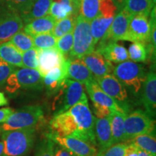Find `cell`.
<instances>
[{"mask_svg":"<svg viewBox=\"0 0 156 156\" xmlns=\"http://www.w3.org/2000/svg\"><path fill=\"white\" fill-rule=\"evenodd\" d=\"M0 58L14 67H23L22 53L9 41L0 44Z\"/></svg>","mask_w":156,"mask_h":156,"instance_id":"obj_28","label":"cell"},{"mask_svg":"<svg viewBox=\"0 0 156 156\" xmlns=\"http://www.w3.org/2000/svg\"><path fill=\"white\" fill-rule=\"evenodd\" d=\"M114 20L106 35L101 40L117 42L118 41H128V27L132 15L124 8H119Z\"/></svg>","mask_w":156,"mask_h":156,"instance_id":"obj_11","label":"cell"},{"mask_svg":"<svg viewBox=\"0 0 156 156\" xmlns=\"http://www.w3.org/2000/svg\"><path fill=\"white\" fill-rule=\"evenodd\" d=\"M47 134L54 142L66 147L76 156H97V147L89 142L73 136L61 137L50 132Z\"/></svg>","mask_w":156,"mask_h":156,"instance_id":"obj_10","label":"cell"},{"mask_svg":"<svg viewBox=\"0 0 156 156\" xmlns=\"http://www.w3.org/2000/svg\"><path fill=\"white\" fill-rule=\"evenodd\" d=\"M124 142L132 144L139 150L147 152L153 156H156L155 133L140 134Z\"/></svg>","mask_w":156,"mask_h":156,"instance_id":"obj_29","label":"cell"},{"mask_svg":"<svg viewBox=\"0 0 156 156\" xmlns=\"http://www.w3.org/2000/svg\"><path fill=\"white\" fill-rule=\"evenodd\" d=\"M129 58L134 62H144L147 58L148 49L146 44L141 42H133L128 48Z\"/></svg>","mask_w":156,"mask_h":156,"instance_id":"obj_32","label":"cell"},{"mask_svg":"<svg viewBox=\"0 0 156 156\" xmlns=\"http://www.w3.org/2000/svg\"><path fill=\"white\" fill-rule=\"evenodd\" d=\"M4 147H5L4 142L2 141H0V156L2 155L4 152Z\"/></svg>","mask_w":156,"mask_h":156,"instance_id":"obj_48","label":"cell"},{"mask_svg":"<svg viewBox=\"0 0 156 156\" xmlns=\"http://www.w3.org/2000/svg\"><path fill=\"white\" fill-rule=\"evenodd\" d=\"M151 133H155V122L145 111L137 109L126 115L124 142L140 134Z\"/></svg>","mask_w":156,"mask_h":156,"instance_id":"obj_7","label":"cell"},{"mask_svg":"<svg viewBox=\"0 0 156 156\" xmlns=\"http://www.w3.org/2000/svg\"><path fill=\"white\" fill-rule=\"evenodd\" d=\"M52 1L53 0H36L28 12L20 15L23 23H27L33 20L49 15Z\"/></svg>","mask_w":156,"mask_h":156,"instance_id":"obj_30","label":"cell"},{"mask_svg":"<svg viewBox=\"0 0 156 156\" xmlns=\"http://www.w3.org/2000/svg\"><path fill=\"white\" fill-rule=\"evenodd\" d=\"M20 88L41 90L44 88L43 77L37 69L22 67L14 72Z\"/></svg>","mask_w":156,"mask_h":156,"instance_id":"obj_20","label":"cell"},{"mask_svg":"<svg viewBox=\"0 0 156 156\" xmlns=\"http://www.w3.org/2000/svg\"><path fill=\"white\" fill-rule=\"evenodd\" d=\"M23 67L38 70V49L32 48L22 53Z\"/></svg>","mask_w":156,"mask_h":156,"instance_id":"obj_39","label":"cell"},{"mask_svg":"<svg viewBox=\"0 0 156 156\" xmlns=\"http://www.w3.org/2000/svg\"><path fill=\"white\" fill-rule=\"evenodd\" d=\"M101 42L96 48L105 58L114 63H121L129 59L127 50L116 42L100 40Z\"/></svg>","mask_w":156,"mask_h":156,"instance_id":"obj_22","label":"cell"},{"mask_svg":"<svg viewBox=\"0 0 156 156\" xmlns=\"http://www.w3.org/2000/svg\"><path fill=\"white\" fill-rule=\"evenodd\" d=\"M126 146L124 142L114 144L107 150L103 156H124Z\"/></svg>","mask_w":156,"mask_h":156,"instance_id":"obj_41","label":"cell"},{"mask_svg":"<svg viewBox=\"0 0 156 156\" xmlns=\"http://www.w3.org/2000/svg\"><path fill=\"white\" fill-rule=\"evenodd\" d=\"M94 129L98 147L97 156H103L107 150L113 145L109 117L95 118Z\"/></svg>","mask_w":156,"mask_h":156,"instance_id":"obj_17","label":"cell"},{"mask_svg":"<svg viewBox=\"0 0 156 156\" xmlns=\"http://www.w3.org/2000/svg\"><path fill=\"white\" fill-rule=\"evenodd\" d=\"M81 58L95 78L111 75L114 71V66L112 62L108 61L97 51H94Z\"/></svg>","mask_w":156,"mask_h":156,"instance_id":"obj_18","label":"cell"},{"mask_svg":"<svg viewBox=\"0 0 156 156\" xmlns=\"http://www.w3.org/2000/svg\"><path fill=\"white\" fill-rule=\"evenodd\" d=\"M68 112L73 116L77 124V138L97 147L94 129L95 117L90 110L87 98L72 106Z\"/></svg>","mask_w":156,"mask_h":156,"instance_id":"obj_5","label":"cell"},{"mask_svg":"<svg viewBox=\"0 0 156 156\" xmlns=\"http://www.w3.org/2000/svg\"><path fill=\"white\" fill-rule=\"evenodd\" d=\"M73 46V31L68 33L61 38L57 39L55 47L63 55H67L70 53Z\"/></svg>","mask_w":156,"mask_h":156,"instance_id":"obj_38","label":"cell"},{"mask_svg":"<svg viewBox=\"0 0 156 156\" xmlns=\"http://www.w3.org/2000/svg\"><path fill=\"white\" fill-rule=\"evenodd\" d=\"M55 142L50 138L47 133L42 138L37 147L35 156H53Z\"/></svg>","mask_w":156,"mask_h":156,"instance_id":"obj_37","label":"cell"},{"mask_svg":"<svg viewBox=\"0 0 156 156\" xmlns=\"http://www.w3.org/2000/svg\"><path fill=\"white\" fill-rule=\"evenodd\" d=\"M85 85L87 92L88 93L90 98L91 99L93 103L106 106L110 110H112V112L124 113L123 109L121 108L119 103L114 99H113L112 98L108 96L106 93L103 92L98 84L95 78L88 83H85Z\"/></svg>","mask_w":156,"mask_h":156,"instance_id":"obj_19","label":"cell"},{"mask_svg":"<svg viewBox=\"0 0 156 156\" xmlns=\"http://www.w3.org/2000/svg\"><path fill=\"white\" fill-rule=\"evenodd\" d=\"M125 143V142H124ZM126 144V143H125ZM126 149L124 156H138L139 149L132 144H126Z\"/></svg>","mask_w":156,"mask_h":156,"instance_id":"obj_45","label":"cell"},{"mask_svg":"<svg viewBox=\"0 0 156 156\" xmlns=\"http://www.w3.org/2000/svg\"><path fill=\"white\" fill-rule=\"evenodd\" d=\"M34 46L36 49H46L54 48L56 44V39L52 32L45 33L32 36Z\"/></svg>","mask_w":156,"mask_h":156,"instance_id":"obj_35","label":"cell"},{"mask_svg":"<svg viewBox=\"0 0 156 156\" xmlns=\"http://www.w3.org/2000/svg\"><path fill=\"white\" fill-rule=\"evenodd\" d=\"M15 70L14 66L7 63L0 58V87L5 85L9 76Z\"/></svg>","mask_w":156,"mask_h":156,"instance_id":"obj_40","label":"cell"},{"mask_svg":"<svg viewBox=\"0 0 156 156\" xmlns=\"http://www.w3.org/2000/svg\"><path fill=\"white\" fill-rule=\"evenodd\" d=\"M117 9L124 8L131 15L142 14L149 16L155 5L153 0H118Z\"/></svg>","mask_w":156,"mask_h":156,"instance_id":"obj_26","label":"cell"},{"mask_svg":"<svg viewBox=\"0 0 156 156\" xmlns=\"http://www.w3.org/2000/svg\"><path fill=\"white\" fill-rule=\"evenodd\" d=\"M9 41L14 45L21 53L34 48L33 38L25 34L24 31H19L12 37Z\"/></svg>","mask_w":156,"mask_h":156,"instance_id":"obj_34","label":"cell"},{"mask_svg":"<svg viewBox=\"0 0 156 156\" xmlns=\"http://www.w3.org/2000/svg\"><path fill=\"white\" fill-rule=\"evenodd\" d=\"M113 75L132 95L135 97H140L142 86L147 76L145 68L142 64L129 60L121 62L114 67Z\"/></svg>","mask_w":156,"mask_h":156,"instance_id":"obj_3","label":"cell"},{"mask_svg":"<svg viewBox=\"0 0 156 156\" xmlns=\"http://www.w3.org/2000/svg\"><path fill=\"white\" fill-rule=\"evenodd\" d=\"M140 98L145 112L152 118L155 119L156 115V75L153 70H151L147 73Z\"/></svg>","mask_w":156,"mask_h":156,"instance_id":"obj_16","label":"cell"},{"mask_svg":"<svg viewBox=\"0 0 156 156\" xmlns=\"http://www.w3.org/2000/svg\"><path fill=\"white\" fill-rule=\"evenodd\" d=\"M14 112V109L9 108V107H6V108L0 109V124L5 122Z\"/></svg>","mask_w":156,"mask_h":156,"instance_id":"obj_44","label":"cell"},{"mask_svg":"<svg viewBox=\"0 0 156 156\" xmlns=\"http://www.w3.org/2000/svg\"><path fill=\"white\" fill-rule=\"evenodd\" d=\"M128 41L147 44L151 41V25L148 17L142 14L132 15L129 23Z\"/></svg>","mask_w":156,"mask_h":156,"instance_id":"obj_12","label":"cell"},{"mask_svg":"<svg viewBox=\"0 0 156 156\" xmlns=\"http://www.w3.org/2000/svg\"><path fill=\"white\" fill-rule=\"evenodd\" d=\"M67 78L85 84L95 78L80 58H67Z\"/></svg>","mask_w":156,"mask_h":156,"instance_id":"obj_23","label":"cell"},{"mask_svg":"<svg viewBox=\"0 0 156 156\" xmlns=\"http://www.w3.org/2000/svg\"><path fill=\"white\" fill-rule=\"evenodd\" d=\"M50 133L61 137L67 136H78V126L73 116L65 112L55 115L49 122Z\"/></svg>","mask_w":156,"mask_h":156,"instance_id":"obj_13","label":"cell"},{"mask_svg":"<svg viewBox=\"0 0 156 156\" xmlns=\"http://www.w3.org/2000/svg\"><path fill=\"white\" fill-rule=\"evenodd\" d=\"M75 156H76V155H75Z\"/></svg>","mask_w":156,"mask_h":156,"instance_id":"obj_49","label":"cell"},{"mask_svg":"<svg viewBox=\"0 0 156 156\" xmlns=\"http://www.w3.org/2000/svg\"><path fill=\"white\" fill-rule=\"evenodd\" d=\"M95 80L103 92L114 99L124 113L127 114L130 106L129 104L127 90L123 84L113 75H106L95 78Z\"/></svg>","mask_w":156,"mask_h":156,"instance_id":"obj_9","label":"cell"},{"mask_svg":"<svg viewBox=\"0 0 156 156\" xmlns=\"http://www.w3.org/2000/svg\"><path fill=\"white\" fill-rule=\"evenodd\" d=\"M95 46L91 34L90 22L79 15L73 29V46L70 58H82L95 51Z\"/></svg>","mask_w":156,"mask_h":156,"instance_id":"obj_6","label":"cell"},{"mask_svg":"<svg viewBox=\"0 0 156 156\" xmlns=\"http://www.w3.org/2000/svg\"><path fill=\"white\" fill-rule=\"evenodd\" d=\"M37 129L29 128L2 132L4 152L2 156H24L30 151L36 140Z\"/></svg>","mask_w":156,"mask_h":156,"instance_id":"obj_2","label":"cell"},{"mask_svg":"<svg viewBox=\"0 0 156 156\" xmlns=\"http://www.w3.org/2000/svg\"><path fill=\"white\" fill-rule=\"evenodd\" d=\"M81 0H54L50 7L49 15L56 21L69 16L80 15Z\"/></svg>","mask_w":156,"mask_h":156,"instance_id":"obj_21","label":"cell"},{"mask_svg":"<svg viewBox=\"0 0 156 156\" xmlns=\"http://www.w3.org/2000/svg\"><path fill=\"white\" fill-rule=\"evenodd\" d=\"M126 115L125 113L119 112H112L109 115L113 145L124 142V120Z\"/></svg>","mask_w":156,"mask_h":156,"instance_id":"obj_27","label":"cell"},{"mask_svg":"<svg viewBox=\"0 0 156 156\" xmlns=\"http://www.w3.org/2000/svg\"><path fill=\"white\" fill-rule=\"evenodd\" d=\"M7 104H8V101L6 98L5 94L3 93L0 92V107L6 106Z\"/></svg>","mask_w":156,"mask_h":156,"instance_id":"obj_46","label":"cell"},{"mask_svg":"<svg viewBox=\"0 0 156 156\" xmlns=\"http://www.w3.org/2000/svg\"><path fill=\"white\" fill-rule=\"evenodd\" d=\"M101 0H81L80 15L90 22L98 12Z\"/></svg>","mask_w":156,"mask_h":156,"instance_id":"obj_33","label":"cell"},{"mask_svg":"<svg viewBox=\"0 0 156 156\" xmlns=\"http://www.w3.org/2000/svg\"><path fill=\"white\" fill-rule=\"evenodd\" d=\"M56 23V20L48 15L25 23V27H23V31L31 37L45 33L52 32Z\"/></svg>","mask_w":156,"mask_h":156,"instance_id":"obj_25","label":"cell"},{"mask_svg":"<svg viewBox=\"0 0 156 156\" xmlns=\"http://www.w3.org/2000/svg\"><path fill=\"white\" fill-rule=\"evenodd\" d=\"M44 113L42 106L30 105L15 111L4 123L0 124V132L23 129L41 127L44 124Z\"/></svg>","mask_w":156,"mask_h":156,"instance_id":"obj_1","label":"cell"},{"mask_svg":"<svg viewBox=\"0 0 156 156\" xmlns=\"http://www.w3.org/2000/svg\"><path fill=\"white\" fill-rule=\"evenodd\" d=\"M67 58L56 47L38 49V71L42 77L54 68L62 67Z\"/></svg>","mask_w":156,"mask_h":156,"instance_id":"obj_15","label":"cell"},{"mask_svg":"<svg viewBox=\"0 0 156 156\" xmlns=\"http://www.w3.org/2000/svg\"><path fill=\"white\" fill-rule=\"evenodd\" d=\"M93 113H94L95 118L97 119L106 118V117L109 116V115L112 112V111L107 108V107L97 104V103H93Z\"/></svg>","mask_w":156,"mask_h":156,"instance_id":"obj_42","label":"cell"},{"mask_svg":"<svg viewBox=\"0 0 156 156\" xmlns=\"http://www.w3.org/2000/svg\"><path fill=\"white\" fill-rule=\"evenodd\" d=\"M23 19L16 12L7 8L0 17V44L10 38L24 27Z\"/></svg>","mask_w":156,"mask_h":156,"instance_id":"obj_14","label":"cell"},{"mask_svg":"<svg viewBox=\"0 0 156 156\" xmlns=\"http://www.w3.org/2000/svg\"><path fill=\"white\" fill-rule=\"evenodd\" d=\"M117 12L116 0H101L98 12L90 21V29L95 46L105 36Z\"/></svg>","mask_w":156,"mask_h":156,"instance_id":"obj_8","label":"cell"},{"mask_svg":"<svg viewBox=\"0 0 156 156\" xmlns=\"http://www.w3.org/2000/svg\"><path fill=\"white\" fill-rule=\"evenodd\" d=\"M77 17L69 16L56 21L53 30H52V34L54 37L56 39H58L68 33L73 31Z\"/></svg>","mask_w":156,"mask_h":156,"instance_id":"obj_31","label":"cell"},{"mask_svg":"<svg viewBox=\"0 0 156 156\" xmlns=\"http://www.w3.org/2000/svg\"><path fill=\"white\" fill-rule=\"evenodd\" d=\"M36 1V0H5L7 8L16 12L20 15L28 12Z\"/></svg>","mask_w":156,"mask_h":156,"instance_id":"obj_36","label":"cell"},{"mask_svg":"<svg viewBox=\"0 0 156 156\" xmlns=\"http://www.w3.org/2000/svg\"><path fill=\"white\" fill-rule=\"evenodd\" d=\"M53 156H75V155L66 147L55 142Z\"/></svg>","mask_w":156,"mask_h":156,"instance_id":"obj_43","label":"cell"},{"mask_svg":"<svg viewBox=\"0 0 156 156\" xmlns=\"http://www.w3.org/2000/svg\"><path fill=\"white\" fill-rule=\"evenodd\" d=\"M53 96L54 116L67 112L72 106L87 98L84 84L68 78L64 80L60 88Z\"/></svg>","mask_w":156,"mask_h":156,"instance_id":"obj_4","label":"cell"},{"mask_svg":"<svg viewBox=\"0 0 156 156\" xmlns=\"http://www.w3.org/2000/svg\"><path fill=\"white\" fill-rule=\"evenodd\" d=\"M138 156H153V155H151V154L147 153V152L142 151V150H139V151H138Z\"/></svg>","mask_w":156,"mask_h":156,"instance_id":"obj_47","label":"cell"},{"mask_svg":"<svg viewBox=\"0 0 156 156\" xmlns=\"http://www.w3.org/2000/svg\"><path fill=\"white\" fill-rule=\"evenodd\" d=\"M67 58L62 67L50 70L43 77V84L48 96H53L61 87L62 83L67 79Z\"/></svg>","mask_w":156,"mask_h":156,"instance_id":"obj_24","label":"cell"}]
</instances>
